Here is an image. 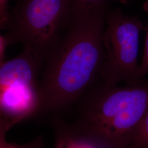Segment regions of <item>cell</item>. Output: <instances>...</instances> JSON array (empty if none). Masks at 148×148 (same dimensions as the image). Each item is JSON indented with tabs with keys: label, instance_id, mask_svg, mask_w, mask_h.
I'll use <instances>...</instances> for the list:
<instances>
[{
	"label": "cell",
	"instance_id": "6da1fadb",
	"mask_svg": "<svg viewBox=\"0 0 148 148\" xmlns=\"http://www.w3.org/2000/svg\"><path fill=\"white\" fill-rule=\"evenodd\" d=\"M109 5L73 11L68 25L43 64L37 116L60 115L97 81L105 58Z\"/></svg>",
	"mask_w": 148,
	"mask_h": 148
},
{
	"label": "cell",
	"instance_id": "7a4b0ae2",
	"mask_svg": "<svg viewBox=\"0 0 148 148\" xmlns=\"http://www.w3.org/2000/svg\"><path fill=\"white\" fill-rule=\"evenodd\" d=\"M72 123L103 148H129L148 112V82L118 86L98 79L75 105Z\"/></svg>",
	"mask_w": 148,
	"mask_h": 148
},
{
	"label": "cell",
	"instance_id": "3957f363",
	"mask_svg": "<svg viewBox=\"0 0 148 148\" xmlns=\"http://www.w3.org/2000/svg\"><path fill=\"white\" fill-rule=\"evenodd\" d=\"M74 0H19L5 26L14 44L21 43L43 64L68 25Z\"/></svg>",
	"mask_w": 148,
	"mask_h": 148
},
{
	"label": "cell",
	"instance_id": "277c9868",
	"mask_svg": "<svg viewBox=\"0 0 148 148\" xmlns=\"http://www.w3.org/2000/svg\"><path fill=\"white\" fill-rule=\"evenodd\" d=\"M42 64L25 49L0 65V126L8 131L15 125L37 116L40 106Z\"/></svg>",
	"mask_w": 148,
	"mask_h": 148
},
{
	"label": "cell",
	"instance_id": "5b68a950",
	"mask_svg": "<svg viewBox=\"0 0 148 148\" xmlns=\"http://www.w3.org/2000/svg\"><path fill=\"white\" fill-rule=\"evenodd\" d=\"M144 29L137 16L126 15L120 8L109 10L103 35L105 58L99 70L101 79L112 85L121 81L129 85L143 82L137 59L139 35Z\"/></svg>",
	"mask_w": 148,
	"mask_h": 148
},
{
	"label": "cell",
	"instance_id": "8992f818",
	"mask_svg": "<svg viewBox=\"0 0 148 148\" xmlns=\"http://www.w3.org/2000/svg\"><path fill=\"white\" fill-rule=\"evenodd\" d=\"M49 123L55 135L54 148H103L93 138L72 122L66 121L60 115H53Z\"/></svg>",
	"mask_w": 148,
	"mask_h": 148
},
{
	"label": "cell",
	"instance_id": "52a82bcc",
	"mask_svg": "<svg viewBox=\"0 0 148 148\" xmlns=\"http://www.w3.org/2000/svg\"><path fill=\"white\" fill-rule=\"evenodd\" d=\"M7 132L5 128L0 127V148H45L41 136H38L29 143L19 144L9 143L6 140L5 136Z\"/></svg>",
	"mask_w": 148,
	"mask_h": 148
},
{
	"label": "cell",
	"instance_id": "ba28073f",
	"mask_svg": "<svg viewBox=\"0 0 148 148\" xmlns=\"http://www.w3.org/2000/svg\"><path fill=\"white\" fill-rule=\"evenodd\" d=\"M129 148H148V112L143 119L137 135Z\"/></svg>",
	"mask_w": 148,
	"mask_h": 148
},
{
	"label": "cell",
	"instance_id": "9c48e42d",
	"mask_svg": "<svg viewBox=\"0 0 148 148\" xmlns=\"http://www.w3.org/2000/svg\"><path fill=\"white\" fill-rule=\"evenodd\" d=\"M120 0H74L72 10L77 11L101 5H109L111 1Z\"/></svg>",
	"mask_w": 148,
	"mask_h": 148
},
{
	"label": "cell",
	"instance_id": "30bf717a",
	"mask_svg": "<svg viewBox=\"0 0 148 148\" xmlns=\"http://www.w3.org/2000/svg\"><path fill=\"white\" fill-rule=\"evenodd\" d=\"M143 8L144 10L148 13V0L145 1ZM147 73H148V23L143 58L139 66V74L141 78L143 79V77Z\"/></svg>",
	"mask_w": 148,
	"mask_h": 148
},
{
	"label": "cell",
	"instance_id": "8fae6325",
	"mask_svg": "<svg viewBox=\"0 0 148 148\" xmlns=\"http://www.w3.org/2000/svg\"><path fill=\"white\" fill-rule=\"evenodd\" d=\"M14 45L13 40L10 35L6 33L5 35L0 36V65L5 61V52L8 46Z\"/></svg>",
	"mask_w": 148,
	"mask_h": 148
},
{
	"label": "cell",
	"instance_id": "7c38bea8",
	"mask_svg": "<svg viewBox=\"0 0 148 148\" xmlns=\"http://www.w3.org/2000/svg\"><path fill=\"white\" fill-rule=\"evenodd\" d=\"M10 12L8 11V0H0V27L5 29Z\"/></svg>",
	"mask_w": 148,
	"mask_h": 148
},
{
	"label": "cell",
	"instance_id": "4fadbf2b",
	"mask_svg": "<svg viewBox=\"0 0 148 148\" xmlns=\"http://www.w3.org/2000/svg\"><path fill=\"white\" fill-rule=\"evenodd\" d=\"M130 0H120V2L123 5H127V3L130 2Z\"/></svg>",
	"mask_w": 148,
	"mask_h": 148
}]
</instances>
